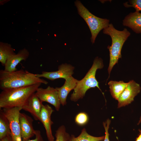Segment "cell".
<instances>
[{
    "mask_svg": "<svg viewBox=\"0 0 141 141\" xmlns=\"http://www.w3.org/2000/svg\"><path fill=\"white\" fill-rule=\"evenodd\" d=\"M39 83L47 84L48 82L38 77L36 74L23 69L13 72L0 70V88L2 90L22 87Z\"/></svg>",
    "mask_w": 141,
    "mask_h": 141,
    "instance_id": "1",
    "label": "cell"
},
{
    "mask_svg": "<svg viewBox=\"0 0 141 141\" xmlns=\"http://www.w3.org/2000/svg\"><path fill=\"white\" fill-rule=\"evenodd\" d=\"M41 84L3 90L0 93V109L22 108Z\"/></svg>",
    "mask_w": 141,
    "mask_h": 141,
    "instance_id": "2",
    "label": "cell"
},
{
    "mask_svg": "<svg viewBox=\"0 0 141 141\" xmlns=\"http://www.w3.org/2000/svg\"><path fill=\"white\" fill-rule=\"evenodd\" d=\"M103 33L109 36L112 40L111 45L107 47L109 51L110 61L108 68L109 77L113 67L118 63L119 59L121 58L122 47L131 33L126 28H124L122 31L116 30L111 23L109 24L108 27L103 29Z\"/></svg>",
    "mask_w": 141,
    "mask_h": 141,
    "instance_id": "3",
    "label": "cell"
},
{
    "mask_svg": "<svg viewBox=\"0 0 141 141\" xmlns=\"http://www.w3.org/2000/svg\"><path fill=\"white\" fill-rule=\"evenodd\" d=\"M103 66L102 59L98 57H96L91 68L85 77L81 80H79L74 90L70 97L71 101L75 102L82 99L85 96L86 91L91 88L96 87L102 91L95 75L97 70L102 68Z\"/></svg>",
    "mask_w": 141,
    "mask_h": 141,
    "instance_id": "4",
    "label": "cell"
},
{
    "mask_svg": "<svg viewBox=\"0 0 141 141\" xmlns=\"http://www.w3.org/2000/svg\"><path fill=\"white\" fill-rule=\"evenodd\" d=\"M74 4L78 14L83 19L89 26L91 33V42L93 44L99 32L108 27L109 20L97 17L93 14L79 1L76 0Z\"/></svg>",
    "mask_w": 141,
    "mask_h": 141,
    "instance_id": "5",
    "label": "cell"
},
{
    "mask_svg": "<svg viewBox=\"0 0 141 141\" xmlns=\"http://www.w3.org/2000/svg\"><path fill=\"white\" fill-rule=\"evenodd\" d=\"M10 124L11 135L13 141H22L19 121L21 107L2 109Z\"/></svg>",
    "mask_w": 141,
    "mask_h": 141,
    "instance_id": "6",
    "label": "cell"
},
{
    "mask_svg": "<svg viewBox=\"0 0 141 141\" xmlns=\"http://www.w3.org/2000/svg\"><path fill=\"white\" fill-rule=\"evenodd\" d=\"M35 94L42 102H46L54 106L58 111L61 104L58 91L56 89L48 86L45 89L38 87Z\"/></svg>",
    "mask_w": 141,
    "mask_h": 141,
    "instance_id": "7",
    "label": "cell"
},
{
    "mask_svg": "<svg viewBox=\"0 0 141 141\" xmlns=\"http://www.w3.org/2000/svg\"><path fill=\"white\" fill-rule=\"evenodd\" d=\"M141 89L139 84L133 80L130 81L118 100V108L131 103L134 101L135 97L140 92Z\"/></svg>",
    "mask_w": 141,
    "mask_h": 141,
    "instance_id": "8",
    "label": "cell"
},
{
    "mask_svg": "<svg viewBox=\"0 0 141 141\" xmlns=\"http://www.w3.org/2000/svg\"><path fill=\"white\" fill-rule=\"evenodd\" d=\"M74 69V67L70 64H62L58 66L57 71L51 72L43 71L41 74H36V75L38 78L43 77L52 81L62 78L66 80L72 76Z\"/></svg>",
    "mask_w": 141,
    "mask_h": 141,
    "instance_id": "9",
    "label": "cell"
},
{
    "mask_svg": "<svg viewBox=\"0 0 141 141\" xmlns=\"http://www.w3.org/2000/svg\"><path fill=\"white\" fill-rule=\"evenodd\" d=\"M54 111L49 105L43 104L39 116V121L45 128L49 141H54V140L51 129V126L54 122L51 119V116Z\"/></svg>",
    "mask_w": 141,
    "mask_h": 141,
    "instance_id": "10",
    "label": "cell"
},
{
    "mask_svg": "<svg viewBox=\"0 0 141 141\" xmlns=\"http://www.w3.org/2000/svg\"><path fill=\"white\" fill-rule=\"evenodd\" d=\"M19 121L22 141H27L35 135L33 127V120L27 114L20 113Z\"/></svg>",
    "mask_w": 141,
    "mask_h": 141,
    "instance_id": "11",
    "label": "cell"
},
{
    "mask_svg": "<svg viewBox=\"0 0 141 141\" xmlns=\"http://www.w3.org/2000/svg\"><path fill=\"white\" fill-rule=\"evenodd\" d=\"M43 104L35 93L29 97L22 108L30 113L35 120L39 121L40 114Z\"/></svg>",
    "mask_w": 141,
    "mask_h": 141,
    "instance_id": "12",
    "label": "cell"
},
{
    "mask_svg": "<svg viewBox=\"0 0 141 141\" xmlns=\"http://www.w3.org/2000/svg\"><path fill=\"white\" fill-rule=\"evenodd\" d=\"M29 52L24 48L19 50L16 54L9 57L7 60L4 66V70L8 72H13L17 70L16 67L21 61H26L28 58Z\"/></svg>",
    "mask_w": 141,
    "mask_h": 141,
    "instance_id": "13",
    "label": "cell"
},
{
    "mask_svg": "<svg viewBox=\"0 0 141 141\" xmlns=\"http://www.w3.org/2000/svg\"><path fill=\"white\" fill-rule=\"evenodd\" d=\"M79 81L72 76L65 80L62 86L55 88L58 93L60 103L63 106L66 104L68 95L72 90L75 88Z\"/></svg>",
    "mask_w": 141,
    "mask_h": 141,
    "instance_id": "14",
    "label": "cell"
},
{
    "mask_svg": "<svg viewBox=\"0 0 141 141\" xmlns=\"http://www.w3.org/2000/svg\"><path fill=\"white\" fill-rule=\"evenodd\" d=\"M122 24L135 33H141V13L136 11L130 13L123 20Z\"/></svg>",
    "mask_w": 141,
    "mask_h": 141,
    "instance_id": "15",
    "label": "cell"
},
{
    "mask_svg": "<svg viewBox=\"0 0 141 141\" xmlns=\"http://www.w3.org/2000/svg\"><path fill=\"white\" fill-rule=\"evenodd\" d=\"M127 84L128 83H125L122 81H109L108 85L111 95L113 98L118 100Z\"/></svg>",
    "mask_w": 141,
    "mask_h": 141,
    "instance_id": "16",
    "label": "cell"
},
{
    "mask_svg": "<svg viewBox=\"0 0 141 141\" xmlns=\"http://www.w3.org/2000/svg\"><path fill=\"white\" fill-rule=\"evenodd\" d=\"M15 50L11 45L7 43L0 42V62L4 66L8 59L15 54Z\"/></svg>",
    "mask_w": 141,
    "mask_h": 141,
    "instance_id": "17",
    "label": "cell"
},
{
    "mask_svg": "<svg viewBox=\"0 0 141 141\" xmlns=\"http://www.w3.org/2000/svg\"><path fill=\"white\" fill-rule=\"evenodd\" d=\"M105 137V136L99 137L91 136L88 133L84 128L78 137H75L73 135H71L68 141H101L104 140Z\"/></svg>",
    "mask_w": 141,
    "mask_h": 141,
    "instance_id": "18",
    "label": "cell"
},
{
    "mask_svg": "<svg viewBox=\"0 0 141 141\" xmlns=\"http://www.w3.org/2000/svg\"><path fill=\"white\" fill-rule=\"evenodd\" d=\"M11 134L9 121L2 109H0V139Z\"/></svg>",
    "mask_w": 141,
    "mask_h": 141,
    "instance_id": "19",
    "label": "cell"
},
{
    "mask_svg": "<svg viewBox=\"0 0 141 141\" xmlns=\"http://www.w3.org/2000/svg\"><path fill=\"white\" fill-rule=\"evenodd\" d=\"M70 136L66 132L65 126L62 125L59 127L56 131L55 141H68Z\"/></svg>",
    "mask_w": 141,
    "mask_h": 141,
    "instance_id": "20",
    "label": "cell"
},
{
    "mask_svg": "<svg viewBox=\"0 0 141 141\" xmlns=\"http://www.w3.org/2000/svg\"><path fill=\"white\" fill-rule=\"evenodd\" d=\"M89 120L87 115L85 112H80L75 116V121L76 123L80 126H83L86 124Z\"/></svg>",
    "mask_w": 141,
    "mask_h": 141,
    "instance_id": "21",
    "label": "cell"
},
{
    "mask_svg": "<svg viewBox=\"0 0 141 141\" xmlns=\"http://www.w3.org/2000/svg\"><path fill=\"white\" fill-rule=\"evenodd\" d=\"M128 2H126L123 3L124 5L126 8L133 7L135 9L136 12L141 11V0H130Z\"/></svg>",
    "mask_w": 141,
    "mask_h": 141,
    "instance_id": "22",
    "label": "cell"
},
{
    "mask_svg": "<svg viewBox=\"0 0 141 141\" xmlns=\"http://www.w3.org/2000/svg\"><path fill=\"white\" fill-rule=\"evenodd\" d=\"M110 120L109 119H107L105 122H103V125L105 130V137L104 141H109V134L108 129L110 123Z\"/></svg>",
    "mask_w": 141,
    "mask_h": 141,
    "instance_id": "23",
    "label": "cell"
},
{
    "mask_svg": "<svg viewBox=\"0 0 141 141\" xmlns=\"http://www.w3.org/2000/svg\"><path fill=\"white\" fill-rule=\"evenodd\" d=\"M35 138L34 139H29L27 141H44L41 134V132L39 130H36Z\"/></svg>",
    "mask_w": 141,
    "mask_h": 141,
    "instance_id": "24",
    "label": "cell"
},
{
    "mask_svg": "<svg viewBox=\"0 0 141 141\" xmlns=\"http://www.w3.org/2000/svg\"><path fill=\"white\" fill-rule=\"evenodd\" d=\"M0 141H13V140L11 134H10L0 139Z\"/></svg>",
    "mask_w": 141,
    "mask_h": 141,
    "instance_id": "25",
    "label": "cell"
},
{
    "mask_svg": "<svg viewBox=\"0 0 141 141\" xmlns=\"http://www.w3.org/2000/svg\"><path fill=\"white\" fill-rule=\"evenodd\" d=\"M139 134L136 138V141H141V130H139Z\"/></svg>",
    "mask_w": 141,
    "mask_h": 141,
    "instance_id": "26",
    "label": "cell"
},
{
    "mask_svg": "<svg viewBox=\"0 0 141 141\" xmlns=\"http://www.w3.org/2000/svg\"><path fill=\"white\" fill-rule=\"evenodd\" d=\"M139 120L140 121H141V116H140V118Z\"/></svg>",
    "mask_w": 141,
    "mask_h": 141,
    "instance_id": "27",
    "label": "cell"
}]
</instances>
